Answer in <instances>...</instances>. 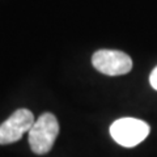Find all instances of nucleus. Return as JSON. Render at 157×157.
<instances>
[{
  "label": "nucleus",
  "instance_id": "obj_1",
  "mask_svg": "<svg viewBox=\"0 0 157 157\" xmlns=\"http://www.w3.org/2000/svg\"><path fill=\"white\" fill-rule=\"evenodd\" d=\"M59 135V123L51 113H45L34 122L29 131V144L36 155H46L51 151Z\"/></svg>",
  "mask_w": 157,
  "mask_h": 157
},
{
  "label": "nucleus",
  "instance_id": "obj_2",
  "mask_svg": "<svg viewBox=\"0 0 157 157\" xmlns=\"http://www.w3.org/2000/svg\"><path fill=\"white\" fill-rule=\"evenodd\" d=\"M110 135L119 145L132 148L149 135V126L136 118H121L110 126Z\"/></svg>",
  "mask_w": 157,
  "mask_h": 157
},
{
  "label": "nucleus",
  "instance_id": "obj_3",
  "mask_svg": "<svg viewBox=\"0 0 157 157\" xmlns=\"http://www.w3.org/2000/svg\"><path fill=\"white\" fill-rule=\"evenodd\" d=\"M92 64L98 72L107 76L126 75L132 70V59L117 50H98L93 54Z\"/></svg>",
  "mask_w": 157,
  "mask_h": 157
},
{
  "label": "nucleus",
  "instance_id": "obj_4",
  "mask_svg": "<svg viewBox=\"0 0 157 157\" xmlns=\"http://www.w3.org/2000/svg\"><path fill=\"white\" fill-rule=\"evenodd\" d=\"M34 115L28 109H18L0 124V145L11 144L20 140L34 124Z\"/></svg>",
  "mask_w": 157,
  "mask_h": 157
},
{
  "label": "nucleus",
  "instance_id": "obj_5",
  "mask_svg": "<svg viewBox=\"0 0 157 157\" xmlns=\"http://www.w3.org/2000/svg\"><path fill=\"white\" fill-rule=\"evenodd\" d=\"M149 84H151V86L155 90H157V67L151 73V76H149Z\"/></svg>",
  "mask_w": 157,
  "mask_h": 157
}]
</instances>
